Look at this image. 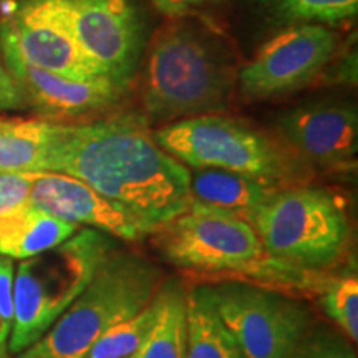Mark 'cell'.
I'll return each mask as SVG.
<instances>
[{"label":"cell","mask_w":358,"mask_h":358,"mask_svg":"<svg viewBox=\"0 0 358 358\" xmlns=\"http://www.w3.org/2000/svg\"><path fill=\"white\" fill-rule=\"evenodd\" d=\"M43 173L77 178L155 227L191 204L189 168L156 143L138 115L53 122Z\"/></svg>","instance_id":"cell-1"},{"label":"cell","mask_w":358,"mask_h":358,"mask_svg":"<svg viewBox=\"0 0 358 358\" xmlns=\"http://www.w3.org/2000/svg\"><path fill=\"white\" fill-rule=\"evenodd\" d=\"M159 256L181 271L232 277L271 289H319L322 275L307 274L267 256L245 219L191 203L153 232Z\"/></svg>","instance_id":"cell-2"},{"label":"cell","mask_w":358,"mask_h":358,"mask_svg":"<svg viewBox=\"0 0 358 358\" xmlns=\"http://www.w3.org/2000/svg\"><path fill=\"white\" fill-rule=\"evenodd\" d=\"M234 65L219 45L191 24L163 27L148 55L143 103L151 120L209 115L227 106Z\"/></svg>","instance_id":"cell-3"},{"label":"cell","mask_w":358,"mask_h":358,"mask_svg":"<svg viewBox=\"0 0 358 358\" xmlns=\"http://www.w3.org/2000/svg\"><path fill=\"white\" fill-rule=\"evenodd\" d=\"M164 280L153 261L118 248L55 324L17 358H85L103 334L153 301Z\"/></svg>","instance_id":"cell-4"},{"label":"cell","mask_w":358,"mask_h":358,"mask_svg":"<svg viewBox=\"0 0 358 358\" xmlns=\"http://www.w3.org/2000/svg\"><path fill=\"white\" fill-rule=\"evenodd\" d=\"M116 249L118 243L113 237L80 227L65 243L19 261L13 272V327L8 353L17 355L34 345L87 289Z\"/></svg>","instance_id":"cell-5"},{"label":"cell","mask_w":358,"mask_h":358,"mask_svg":"<svg viewBox=\"0 0 358 358\" xmlns=\"http://www.w3.org/2000/svg\"><path fill=\"white\" fill-rule=\"evenodd\" d=\"M267 256L307 274L337 266L350 245V221L332 192L313 186L279 187L250 214Z\"/></svg>","instance_id":"cell-6"},{"label":"cell","mask_w":358,"mask_h":358,"mask_svg":"<svg viewBox=\"0 0 358 358\" xmlns=\"http://www.w3.org/2000/svg\"><path fill=\"white\" fill-rule=\"evenodd\" d=\"M158 145L189 168L237 171L287 187L303 178L299 155L243 122L221 115L178 120L153 133Z\"/></svg>","instance_id":"cell-7"},{"label":"cell","mask_w":358,"mask_h":358,"mask_svg":"<svg viewBox=\"0 0 358 358\" xmlns=\"http://www.w3.org/2000/svg\"><path fill=\"white\" fill-rule=\"evenodd\" d=\"M209 290L219 317L248 358H292L310 334V308L289 294L234 279Z\"/></svg>","instance_id":"cell-8"},{"label":"cell","mask_w":358,"mask_h":358,"mask_svg":"<svg viewBox=\"0 0 358 358\" xmlns=\"http://www.w3.org/2000/svg\"><path fill=\"white\" fill-rule=\"evenodd\" d=\"M75 42L101 77L127 90L143 48V25L129 0H57Z\"/></svg>","instance_id":"cell-9"},{"label":"cell","mask_w":358,"mask_h":358,"mask_svg":"<svg viewBox=\"0 0 358 358\" xmlns=\"http://www.w3.org/2000/svg\"><path fill=\"white\" fill-rule=\"evenodd\" d=\"M335 48L337 35L325 27H292L264 45L241 69V93L248 98H268L303 87L332 60Z\"/></svg>","instance_id":"cell-10"},{"label":"cell","mask_w":358,"mask_h":358,"mask_svg":"<svg viewBox=\"0 0 358 358\" xmlns=\"http://www.w3.org/2000/svg\"><path fill=\"white\" fill-rule=\"evenodd\" d=\"M29 203L53 217L100 231L116 241L138 243L158 229L80 179L62 173H34Z\"/></svg>","instance_id":"cell-11"},{"label":"cell","mask_w":358,"mask_h":358,"mask_svg":"<svg viewBox=\"0 0 358 358\" xmlns=\"http://www.w3.org/2000/svg\"><path fill=\"white\" fill-rule=\"evenodd\" d=\"M0 37L38 69L78 80L101 77L75 42L57 0H25L0 24Z\"/></svg>","instance_id":"cell-12"},{"label":"cell","mask_w":358,"mask_h":358,"mask_svg":"<svg viewBox=\"0 0 358 358\" xmlns=\"http://www.w3.org/2000/svg\"><path fill=\"white\" fill-rule=\"evenodd\" d=\"M0 53L7 69L24 93L27 106H32L43 120L64 123L65 120L96 113L118 100L124 88L108 78H70L38 69L19 55L0 37Z\"/></svg>","instance_id":"cell-13"},{"label":"cell","mask_w":358,"mask_h":358,"mask_svg":"<svg viewBox=\"0 0 358 358\" xmlns=\"http://www.w3.org/2000/svg\"><path fill=\"white\" fill-rule=\"evenodd\" d=\"M294 153L322 168L348 169L358 151V113L350 105H307L279 120Z\"/></svg>","instance_id":"cell-14"},{"label":"cell","mask_w":358,"mask_h":358,"mask_svg":"<svg viewBox=\"0 0 358 358\" xmlns=\"http://www.w3.org/2000/svg\"><path fill=\"white\" fill-rule=\"evenodd\" d=\"M277 189V186L244 173L219 168L189 169L191 203L236 214L248 222L250 214Z\"/></svg>","instance_id":"cell-15"},{"label":"cell","mask_w":358,"mask_h":358,"mask_svg":"<svg viewBox=\"0 0 358 358\" xmlns=\"http://www.w3.org/2000/svg\"><path fill=\"white\" fill-rule=\"evenodd\" d=\"M78 229L80 226L53 217L27 199L0 213V256L25 261L65 243Z\"/></svg>","instance_id":"cell-16"},{"label":"cell","mask_w":358,"mask_h":358,"mask_svg":"<svg viewBox=\"0 0 358 358\" xmlns=\"http://www.w3.org/2000/svg\"><path fill=\"white\" fill-rule=\"evenodd\" d=\"M186 358H248L214 307L209 285L187 290Z\"/></svg>","instance_id":"cell-17"},{"label":"cell","mask_w":358,"mask_h":358,"mask_svg":"<svg viewBox=\"0 0 358 358\" xmlns=\"http://www.w3.org/2000/svg\"><path fill=\"white\" fill-rule=\"evenodd\" d=\"M158 295V317L128 358H186L187 290L179 280L166 279Z\"/></svg>","instance_id":"cell-18"},{"label":"cell","mask_w":358,"mask_h":358,"mask_svg":"<svg viewBox=\"0 0 358 358\" xmlns=\"http://www.w3.org/2000/svg\"><path fill=\"white\" fill-rule=\"evenodd\" d=\"M53 122L0 116V171L43 173Z\"/></svg>","instance_id":"cell-19"},{"label":"cell","mask_w":358,"mask_h":358,"mask_svg":"<svg viewBox=\"0 0 358 358\" xmlns=\"http://www.w3.org/2000/svg\"><path fill=\"white\" fill-rule=\"evenodd\" d=\"M159 312V295L127 320L118 322L93 343L85 358H128L140 347Z\"/></svg>","instance_id":"cell-20"},{"label":"cell","mask_w":358,"mask_h":358,"mask_svg":"<svg viewBox=\"0 0 358 358\" xmlns=\"http://www.w3.org/2000/svg\"><path fill=\"white\" fill-rule=\"evenodd\" d=\"M319 303L353 345L358 342V279L355 274L327 279L319 289Z\"/></svg>","instance_id":"cell-21"},{"label":"cell","mask_w":358,"mask_h":358,"mask_svg":"<svg viewBox=\"0 0 358 358\" xmlns=\"http://www.w3.org/2000/svg\"><path fill=\"white\" fill-rule=\"evenodd\" d=\"M282 19L301 24H337L358 12V0H274Z\"/></svg>","instance_id":"cell-22"},{"label":"cell","mask_w":358,"mask_h":358,"mask_svg":"<svg viewBox=\"0 0 358 358\" xmlns=\"http://www.w3.org/2000/svg\"><path fill=\"white\" fill-rule=\"evenodd\" d=\"M292 358H357V353L342 334L320 330L308 334Z\"/></svg>","instance_id":"cell-23"},{"label":"cell","mask_w":358,"mask_h":358,"mask_svg":"<svg viewBox=\"0 0 358 358\" xmlns=\"http://www.w3.org/2000/svg\"><path fill=\"white\" fill-rule=\"evenodd\" d=\"M13 272L15 261L0 256V358L8 357L13 327Z\"/></svg>","instance_id":"cell-24"},{"label":"cell","mask_w":358,"mask_h":358,"mask_svg":"<svg viewBox=\"0 0 358 358\" xmlns=\"http://www.w3.org/2000/svg\"><path fill=\"white\" fill-rule=\"evenodd\" d=\"M34 173L0 171V213L15 208L29 199Z\"/></svg>","instance_id":"cell-25"},{"label":"cell","mask_w":358,"mask_h":358,"mask_svg":"<svg viewBox=\"0 0 358 358\" xmlns=\"http://www.w3.org/2000/svg\"><path fill=\"white\" fill-rule=\"evenodd\" d=\"M27 108V101L24 93L13 78L10 70L7 69L0 53V113L2 111H15Z\"/></svg>","instance_id":"cell-26"},{"label":"cell","mask_w":358,"mask_h":358,"mask_svg":"<svg viewBox=\"0 0 358 358\" xmlns=\"http://www.w3.org/2000/svg\"><path fill=\"white\" fill-rule=\"evenodd\" d=\"M155 3V7L166 15H182L194 8L208 6V3L219 2V0H151Z\"/></svg>","instance_id":"cell-27"},{"label":"cell","mask_w":358,"mask_h":358,"mask_svg":"<svg viewBox=\"0 0 358 358\" xmlns=\"http://www.w3.org/2000/svg\"><path fill=\"white\" fill-rule=\"evenodd\" d=\"M3 358H8V357H3Z\"/></svg>","instance_id":"cell-28"}]
</instances>
